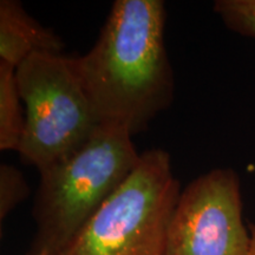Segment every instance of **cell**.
<instances>
[{
  "mask_svg": "<svg viewBox=\"0 0 255 255\" xmlns=\"http://www.w3.org/2000/svg\"><path fill=\"white\" fill-rule=\"evenodd\" d=\"M15 71L25 110L18 152L40 170L83 144L100 122L76 58L64 52L34 53Z\"/></svg>",
  "mask_w": 255,
  "mask_h": 255,
  "instance_id": "4",
  "label": "cell"
},
{
  "mask_svg": "<svg viewBox=\"0 0 255 255\" xmlns=\"http://www.w3.org/2000/svg\"><path fill=\"white\" fill-rule=\"evenodd\" d=\"M64 44L50 28L25 11L17 0L0 1V62L20 65L40 52H63Z\"/></svg>",
  "mask_w": 255,
  "mask_h": 255,
  "instance_id": "6",
  "label": "cell"
},
{
  "mask_svg": "<svg viewBox=\"0 0 255 255\" xmlns=\"http://www.w3.org/2000/svg\"><path fill=\"white\" fill-rule=\"evenodd\" d=\"M17 68L0 62V150L19 151L25 129V110Z\"/></svg>",
  "mask_w": 255,
  "mask_h": 255,
  "instance_id": "7",
  "label": "cell"
},
{
  "mask_svg": "<svg viewBox=\"0 0 255 255\" xmlns=\"http://www.w3.org/2000/svg\"><path fill=\"white\" fill-rule=\"evenodd\" d=\"M248 229L251 233V254L255 255V225L254 223H250L248 225Z\"/></svg>",
  "mask_w": 255,
  "mask_h": 255,
  "instance_id": "10",
  "label": "cell"
},
{
  "mask_svg": "<svg viewBox=\"0 0 255 255\" xmlns=\"http://www.w3.org/2000/svg\"><path fill=\"white\" fill-rule=\"evenodd\" d=\"M30 195L23 173L13 165H0V221H4Z\"/></svg>",
  "mask_w": 255,
  "mask_h": 255,
  "instance_id": "9",
  "label": "cell"
},
{
  "mask_svg": "<svg viewBox=\"0 0 255 255\" xmlns=\"http://www.w3.org/2000/svg\"><path fill=\"white\" fill-rule=\"evenodd\" d=\"M242 208L237 171L216 168L200 175L181 191L165 255H252Z\"/></svg>",
  "mask_w": 255,
  "mask_h": 255,
  "instance_id": "5",
  "label": "cell"
},
{
  "mask_svg": "<svg viewBox=\"0 0 255 255\" xmlns=\"http://www.w3.org/2000/svg\"><path fill=\"white\" fill-rule=\"evenodd\" d=\"M161 0H116L77 66L100 124L143 131L174 100Z\"/></svg>",
  "mask_w": 255,
  "mask_h": 255,
  "instance_id": "1",
  "label": "cell"
},
{
  "mask_svg": "<svg viewBox=\"0 0 255 255\" xmlns=\"http://www.w3.org/2000/svg\"><path fill=\"white\" fill-rule=\"evenodd\" d=\"M213 9L229 30L255 39V0H216Z\"/></svg>",
  "mask_w": 255,
  "mask_h": 255,
  "instance_id": "8",
  "label": "cell"
},
{
  "mask_svg": "<svg viewBox=\"0 0 255 255\" xmlns=\"http://www.w3.org/2000/svg\"><path fill=\"white\" fill-rule=\"evenodd\" d=\"M180 194L168 152H142L127 180L59 255H165Z\"/></svg>",
  "mask_w": 255,
  "mask_h": 255,
  "instance_id": "3",
  "label": "cell"
},
{
  "mask_svg": "<svg viewBox=\"0 0 255 255\" xmlns=\"http://www.w3.org/2000/svg\"><path fill=\"white\" fill-rule=\"evenodd\" d=\"M132 136L100 124L75 150L40 169L26 255H59L138 163Z\"/></svg>",
  "mask_w": 255,
  "mask_h": 255,
  "instance_id": "2",
  "label": "cell"
}]
</instances>
